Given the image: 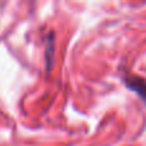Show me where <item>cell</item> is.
<instances>
[{
	"label": "cell",
	"mask_w": 146,
	"mask_h": 146,
	"mask_svg": "<svg viewBox=\"0 0 146 146\" xmlns=\"http://www.w3.org/2000/svg\"><path fill=\"white\" fill-rule=\"evenodd\" d=\"M128 85L131 86L133 90H136L140 95L146 100V82L140 78H132V80H128Z\"/></svg>",
	"instance_id": "1"
}]
</instances>
